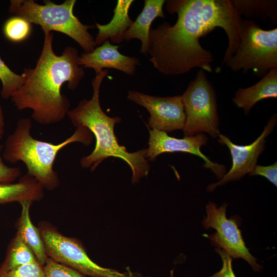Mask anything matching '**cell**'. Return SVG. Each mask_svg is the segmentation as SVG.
<instances>
[{
	"mask_svg": "<svg viewBox=\"0 0 277 277\" xmlns=\"http://www.w3.org/2000/svg\"><path fill=\"white\" fill-rule=\"evenodd\" d=\"M149 131V147L146 149L148 161H154L158 155L165 152H186L202 159L205 162L204 166L210 168L219 180L226 173L224 166L212 162L202 153L201 148L208 142L207 136L204 133L177 138L169 136L164 131L151 129Z\"/></svg>",
	"mask_w": 277,
	"mask_h": 277,
	"instance_id": "obj_12",
	"label": "cell"
},
{
	"mask_svg": "<svg viewBox=\"0 0 277 277\" xmlns=\"http://www.w3.org/2000/svg\"><path fill=\"white\" fill-rule=\"evenodd\" d=\"M181 96L185 114L184 136L206 133L218 137L220 131L216 94L205 71L199 70Z\"/></svg>",
	"mask_w": 277,
	"mask_h": 277,
	"instance_id": "obj_7",
	"label": "cell"
},
{
	"mask_svg": "<svg viewBox=\"0 0 277 277\" xmlns=\"http://www.w3.org/2000/svg\"><path fill=\"white\" fill-rule=\"evenodd\" d=\"M0 277H45L43 266L39 263H33L0 271Z\"/></svg>",
	"mask_w": 277,
	"mask_h": 277,
	"instance_id": "obj_23",
	"label": "cell"
},
{
	"mask_svg": "<svg viewBox=\"0 0 277 277\" xmlns=\"http://www.w3.org/2000/svg\"><path fill=\"white\" fill-rule=\"evenodd\" d=\"M240 17L268 21L273 25L277 23L276 0H231Z\"/></svg>",
	"mask_w": 277,
	"mask_h": 277,
	"instance_id": "obj_19",
	"label": "cell"
},
{
	"mask_svg": "<svg viewBox=\"0 0 277 277\" xmlns=\"http://www.w3.org/2000/svg\"><path fill=\"white\" fill-rule=\"evenodd\" d=\"M44 195L43 187L28 174L21 177L17 183L0 184V204L24 201H39Z\"/></svg>",
	"mask_w": 277,
	"mask_h": 277,
	"instance_id": "obj_17",
	"label": "cell"
},
{
	"mask_svg": "<svg viewBox=\"0 0 277 277\" xmlns=\"http://www.w3.org/2000/svg\"><path fill=\"white\" fill-rule=\"evenodd\" d=\"M167 11L176 13L171 26L167 22L150 28L148 54L154 67L165 75L176 76L195 68L212 72V53L199 39L220 27L226 32L228 45L222 63L235 52L240 41L242 17L231 0H168Z\"/></svg>",
	"mask_w": 277,
	"mask_h": 277,
	"instance_id": "obj_1",
	"label": "cell"
},
{
	"mask_svg": "<svg viewBox=\"0 0 277 277\" xmlns=\"http://www.w3.org/2000/svg\"><path fill=\"white\" fill-rule=\"evenodd\" d=\"M36 262L38 261L35 255L17 232L10 243L5 260L0 266V271Z\"/></svg>",
	"mask_w": 277,
	"mask_h": 277,
	"instance_id": "obj_20",
	"label": "cell"
},
{
	"mask_svg": "<svg viewBox=\"0 0 277 277\" xmlns=\"http://www.w3.org/2000/svg\"><path fill=\"white\" fill-rule=\"evenodd\" d=\"M48 257L91 277H133L130 272L101 267L88 257L81 243L65 236L47 223H40L38 228Z\"/></svg>",
	"mask_w": 277,
	"mask_h": 277,
	"instance_id": "obj_8",
	"label": "cell"
},
{
	"mask_svg": "<svg viewBox=\"0 0 277 277\" xmlns=\"http://www.w3.org/2000/svg\"><path fill=\"white\" fill-rule=\"evenodd\" d=\"M44 33L43 46L35 66L24 69L25 82L11 98L18 110L31 109L35 121L48 125L62 121L70 110L68 98L61 93L62 86L67 83L69 89L75 90L85 73L78 64L75 48L67 47L58 55L53 49V33Z\"/></svg>",
	"mask_w": 277,
	"mask_h": 277,
	"instance_id": "obj_2",
	"label": "cell"
},
{
	"mask_svg": "<svg viewBox=\"0 0 277 277\" xmlns=\"http://www.w3.org/2000/svg\"><path fill=\"white\" fill-rule=\"evenodd\" d=\"M227 203H224L217 208L210 201L206 206L207 216L202 225L206 229L212 228L216 231L209 236L212 245L223 249L232 258L244 259L254 271H261L263 267L246 247L236 221L227 219Z\"/></svg>",
	"mask_w": 277,
	"mask_h": 277,
	"instance_id": "obj_9",
	"label": "cell"
},
{
	"mask_svg": "<svg viewBox=\"0 0 277 277\" xmlns=\"http://www.w3.org/2000/svg\"><path fill=\"white\" fill-rule=\"evenodd\" d=\"M215 250L222 259L223 266L219 272L209 277H236L232 267V258L223 249L217 248Z\"/></svg>",
	"mask_w": 277,
	"mask_h": 277,
	"instance_id": "obj_27",
	"label": "cell"
},
{
	"mask_svg": "<svg viewBox=\"0 0 277 277\" xmlns=\"http://www.w3.org/2000/svg\"><path fill=\"white\" fill-rule=\"evenodd\" d=\"M3 31L5 36L10 41L21 42L30 35L31 24L25 18L15 15L6 20Z\"/></svg>",
	"mask_w": 277,
	"mask_h": 277,
	"instance_id": "obj_21",
	"label": "cell"
},
{
	"mask_svg": "<svg viewBox=\"0 0 277 277\" xmlns=\"http://www.w3.org/2000/svg\"><path fill=\"white\" fill-rule=\"evenodd\" d=\"M127 98L149 112L148 126L165 132L183 130L185 114L181 95L161 97L129 90Z\"/></svg>",
	"mask_w": 277,
	"mask_h": 277,
	"instance_id": "obj_10",
	"label": "cell"
},
{
	"mask_svg": "<svg viewBox=\"0 0 277 277\" xmlns=\"http://www.w3.org/2000/svg\"><path fill=\"white\" fill-rule=\"evenodd\" d=\"M108 73L107 69L95 73L92 81L93 95L91 99L81 101L75 108L69 110L67 115L74 127L82 125L87 127L96 140L93 151L80 160L83 168H90L93 171L106 159L111 156L118 157L130 167L132 183L135 184L147 176L150 169L146 157V149L129 152L125 147L119 145L114 127L122 120L118 116H108L102 110L100 103L101 84Z\"/></svg>",
	"mask_w": 277,
	"mask_h": 277,
	"instance_id": "obj_3",
	"label": "cell"
},
{
	"mask_svg": "<svg viewBox=\"0 0 277 277\" xmlns=\"http://www.w3.org/2000/svg\"><path fill=\"white\" fill-rule=\"evenodd\" d=\"M45 277H85L76 270L48 257L43 266Z\"/></svg>",
	"mask_w": 277,
	"mask_h": 277,
	"instance_id": "obj_24",
	"label": "cell"
},
{
	"mask_svg": "<svg viewBox=\"0 0 277 277\" xmlns=\"http://www.w3.org/2000/svg\"><path fill=\"white\" fill-rule=\"evenodd\" d=\"M276 97L277 68H273L256 84L249 87L238 89L232 101L247 115L258 102Z\"/></svg>",
	"mask_w": 277,
	"mask_h": 277,
	"instance_id": "obj_14",
	"label": "cell"
},
{
	"mask_svg": "<svg viewBox=\"0 0 277 277\" xmlns=\"http://www.w3.org/2000/svg\"><path fill=\"white\" fill-rule=\"evenodd\" d=\"M276 119V114H274L268 120L260 136L248 145L235 144L228 137L221 133L219 134L218 142L228 148L232 157V165L230 170L217 182L208 185V191H213L217 187L228 182L239 180L254 168L259 156L265 149L266 138L273 131Z\"/></svg>",
	"mask_w": 277,
	"mask_h": 277,
	"instance_id": "obj_11",
	"label": "cell"
},
{
	"mask_svg": "<svg viewBox=\"0 0 277 277\" xmlns=\"http://www.w3.org/2000/svg\"><path fill=\"white\" fill-rule=\"evenodd\" d=\"M76 2L66 0L61 4H56L45 0V4L41 5L33 0H11L9 11L31 24L39 25L43 32L55 31L65 34L76 42L84 52H90L97 46L88 29L95 26L82 24L74 15Z\"/></svg>",
	"mask_w": 277,
	"mask_h": 277,
	"instance_id": "obj_5",
	"label": "cell"
},
{
	"mask_svg": "<svg viewBox=\"0 0 277 277\" xmlns=\"http://www.w3.org/2000/svg\"><path fill=\"white\" fill-rule=\"evenodd\" d=\"M119 47L120 46L112 45L107 40L92 52L83 53L79 56L78 64L84 68L94 69L95 73L104 68H112L128 75H134L136 66L140 64L139 59L121 54L118 50Z\"/></svg>",
	"mask_w": 277,
	"mask_h": 277,
	"instance_id": "obj_13",
	"label": "cell"
},
{
	"mask_svg": "<svg viewBox=\"0 0 277 277\" xmlns=\"http://www.w3.org/2000/svg\"><path fill=\"white\" fill-rule=\"evenodd\" d=\"M164 0H145L141 13L125 34L124 40L136 38L141 42L140 51L147 55L149 51V31L152 22L157 17H164L163 7Z\"/></svg>",
	"mask_w": 277,
	"mask_h": 277,
	"instance_id": "obj_16",
	"label": "cell"
},
{
	"mask_svg": "<svg viewBox=\"0 0 277 277\" xmlns=\"http://www.w3.org/2000/svg\"><path fill=\"white\" fill-rule=\"evenodd\" d=\"M133 0H118L113 10V16L107 24L96 23L98 30L95 39L96 46L103 44L107 40L114 44H120L125 38V34L133 23L128 11Z\"/></svg>",
	"mask_w": 277,
	"mask_h": 277,
	"instance_id": "obj_15",
	"label": "cell"
},
{
	"mask_svg": "<svg viewBox=\"0 0 277 277\" xmlns=\"http://www.w3.org/2000/svg\"><path fill=\"white\" fill-rule=\"evenodd\" d=\"M4 146L0 145V184L11 183L22 174L20 168L12 167L6 165L1 156Z\"/></svg>",
	"mask_w": 277,
	"mask_h": 277,
	"instance_id": "obj_25",
	"label": "cell"
},
{
	"mask_svg": "<svg viewBox=\"0 0 277 277\" xmlns=\"http://www.w3.org/2000/svg\"><path fill=\"white\" fill-rule=\"evenodd\" d=\"M249 175H261L267 178L270 182L277 186V163L264 166L256 165L249 173Z\"/></svg>",
	"mask_w": 277,
	"mask_h": 277,
	"instance_id": "obj_26",
	"label": "cell"
},
{
	"mask_svg": "<svg viewBox=\"0 0 277 277\" xmlns=\"http://www.w3.org/2000/svg\"><path fill=\"white\" fill-rule=\"evenodd\" d=\"M5 119L2 106L0 104V140L3 137L5 131Z\"/></svg>",
	"mask_w": 277,
	"mask_h": 277,
	"instance_id": "obj_28",
	"label": "cell"
},
{
	"mask_svg": "<svg viewBox=\"0 0 277 277\" xmlns=\"http://www.w3.org/2000/svg\"><path fill=\"white\" fill-rule=\"evenodd\" d=\"M31 128L29 118L22 117L17 121L14 131L5 141L3 158L11 164L23 162L27 169V174L34 177L44 189L53 190L60 185L58 175L53 169L58 152L74 142L89 146L94 136L87 127L81 125L65 141L54 144L33 138L30 134Z\"/></svg>",
	"mask_w": 277,
	"mask_h": 277,
	"instance_id": "obj_4",
	"label": "cell"
},
{
	"mask_svg": "<svg viewBox=\"0 0 277 277\" xmlns=\"http://www.w3.org/2000/svg\"><path fill=\"white\" fill-rule=\"evenodd\" d=\"M224 64L234 72L252 70L263 77L277 68V28L264 30L254 21L242 19L237 49Z\"/></svg>",
	"mask_w": 277,
	"mask_h": 277,
	"instance_id": "obj_6",
	"label": "cell"
},
{
	"mask_svg": "<svg viewBox=\"0 0 277 277\" xmlns=\"http://www.w3.org/2000/svg\"><path fill=\"white\" fill-rule=\"evenodd\" d=\"M0 80L2 85L1 96L7 100L24 84L25 77L12 71L0 57Z\"/></svg>",
	"mask_w": 277,
	"mask_h": 277,
	"instance_id": "obj_22",
	"label": "cell"
},
{
	"mask_svg": "<svg viewBox=\"0 0 277 277\" xmlns=\"http://www.w3.org/2000/svg\"><path fill=\"white\" fill-rule=\"evenodd\" d=\"M19 203L22 206V212L17 222V232L32 251L38 262L44 266L48 256L39 230L30 220L29 209L32 202L24 201Z\"/></svg>",
	"mask_w": 277,
	"mask_h": 277,
	"instance_id": "obj_18",
	"label": "cell"
},
{
	"mask_svg": "<svg viewBox=\"0 0 277 277\" xmlns=\"http://www.w3.org/2000/svg\"><path fill=\"white\" fill-rule=\"evenodd\" d=\"M173 270H172V271H171V275H170V277H173Z\"/></svg>",
	"mask_w": 277,
	"mask_h": 277,
	"instance_id": "obj_29",
	"label": "cell"
}]
</instances>
